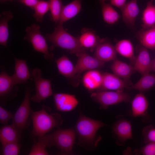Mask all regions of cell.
<instances>
[{
	"label": "cell",
	"mask_w": 155,
	"mask_h": 155,
	"mask_svg": "<svg viewBox=\"0 0 155 155\" xmlns=\"http://www.w3.org/2000/svg\"><path fill=\"white\" fill-rule=\"evenodd\" d=\"M107 125L100 121L90 118L80 112L74 129L78 136V144L86 150H94L101 137L98 130Z\"/></svg>",
	"instance_id": "cell-1"
},
{
	"label": "cell",
	"mask_w": 155,
	"mask_h": 155,
	"mask_svg": "<svg viewBox=\"0 0 155 155\" xmlns=\"http://www.w3.org/2000/svg\"><path fill=\"white\" fill-rule=\"evenodd\" d=\"M31 117L33 125L32 134L36 137L43 136L54 128L59 127L63 122L60 114L48 113L43 108L36 111L31 110Z\"/></svg>",
	"instance_id": "cell-2"
},
{
	"label": "cell",
	"mask_w": 155,
	"mask_h": 155,
	"mask_svg": "<svg viewBox=\"0 0 155 155\" xmlns=\"http://www.w3.org/2000/svg\"><path fill=\"white\" fill-rule=\"evenodd\" d=\"M45 37L47 40L52 43L49 48L51 51L58 47L68 51L70 54H75L78 57L86 52V49L80 45L78 38L67 32L63 28V24H58L53 32L47 34Z\"/></svg>",
	"instance_id": "cell-3"
},
{
	"label": "cell",
	"mask_w": 155,
	"mask_h": 155,
	"mask_svg": "<svg viewBox=\"0 0 155 155\" xmlns=\"http://www.w3.org/2000/svg\"><path fill=\"white\" fill-rule=\"evenodd\" d=\"M76 134L74 128H58L54 132L46 134L40 137L47 147L55 146L63 154H73V148Z\"/></svg>",
	"instance_id": "cell-4"
},
{
	"label": "cell",
	"mask_w": 155,
	"mask_h": 155,
	"mask_svg": "<svg viewBox=\"0 0 155 155\" xmlns=\"http://www.w3.org/2000/svg\"><path fill=\"white\" fill-rule=\"evenodd\" d=\"M40 29V26L35 24L27 27L25 30L26 35L24 39L31 44L35 51L42 54L45 59L52 60L54 55L49 52L46 40L42 35Z\"/></svg>",
	"instance_id": "cell-5"
},
{
	"label": "cell",
	"mask_w": 155,
	"mask_h": 155,
	"mask_svg": "<svg viewBox=\"0 0 155 155\" xmlns=\"http://www.w3.org/2000/svg\"><path fill=\"white\" fill-rule=\"evenodd\" d=\"M90 96L93 100L99 104L100 108L103 109L120 103L129 102L131 99L127 93L112 90L96 91L92 92Z\"/></svg>",
	"instance_id": "cell-6"
},
{
	"label": "cell",
	"mask_w": 155,
	"mask_h": 155,
	"mask_svg": "<svg viewBox=\"0 0 155 155\" xmlns=\"http://www.w3.org/2000/svg\"><path fill=\"white\" fill-rule=\"evenodd\" d=\"M41 70L35 68L32 70L31 75L35 84V94L31 96L30 100L39 103L50 96L53 94L51 79L42 77Z\"/></svg>",
	"instance_id": "cell-7"
},
{
	"label": "cell",
	"mask_w": 155,
	"mask_h": 155,
	"mask_svg": "<svg viewBox=\"0 0 155 155\" xmlns=\"http://www.w3.org/2000/svg\"><path fill=\"white\" fill-rule=\"evenodd\" d=\"M32 89L28 86L26 87L23 100L18 108L12 119L11 125L21 130L26 128L29 125V120L31 116L30 101Z\"/></svg>",
	"instance_id": "cell-8"
},
{
	"label": "cell",
	"mask_w": 155,
	"mask_h": 155,
	"mask_svg": "<svg viewBox=\"0 0 155 155\" xmlns=\"http://www.w3.org/2000/svg\"><path fill=\"white\" fill-rule=\"evenodd\" d=\"M15 85L11 76L6 72L3 66L0 67V102L4 105L8 101L11 100L16 96L18 88Z\"/></svg>",
	"instance_id": "cell-9"
},
{
	"label": "cell",
	"mask_w": 155,
	"mask_h": 155,
	"mask_svg": "<svg viewBox=\"0 0 155 155\" xmlns=\"http://www.w3.org/2000/svg\"><path fill=\"white\" fill-rule=\"evenodd\" d=\"M75 65L77 74L79 75L85 71L102 67L104 62L95 57H92L86 52L80 54Z\"/></svg>",
	"instance_id": "cell-10"
},
{
	"label": "cell",
	"mask_w": 155,
	"mask_h": 155,
	"mask_svg": "<svg viewBox=\"0 0 155 155\" xmlns=\"http://www.w3.org/2000/svg\"><path fill=\"white\" fill-rule=\"evenodd\" d=\"M53 97L55 108L60 111H72L78 104V100L74 95L58 93L54 94Z\"/></svg>",
	"instance_id": "cell-11"
},
{
	"label": "cell",
	"mask_w": 155,
	"mask_h": 155,
	"mask_svg": "<svg viewBox=\"0 0 155 155\" xmlns=\"http://www.w3.org/2000/svg\"><path fill=\"white\" fill-rule=\"evenodd\" d=\"M117 53L115 46L105 39H101L95 49L94 57L105 63L116 59Z\"/></svg>",
	"instance_id": "cell-12"
},
{
	"label": "cell",
	"mask_w": 155,
	"mask_h": 155,
	"mask_svg": "<svg viewBox=\"0 0 155 155\" xmlns=\"http://www.w3.org/2000/svg\"><path fill=\"white\" fill-rule=\"evenodd\" d=\"M128 87L122 79L113 73L108 72L103 73V79L101 86L97 91L104 90L123 92Z\"/></svg>",
	"instance_id": "cell-13"
},
{
	"label": "cell",
	"mask_w": 155,
	"mask_h": 155,
	"mask_svg": "<svg viewBox=\"0 0 155 155\" xmlns=\"http://www.w3.org/2000/svg\"><path fill=\"white\" fill-rule=\"evenodd\" d=\"M14 67L13 74L11 76V79L15 85L19 84L26 83L31 78L30 73L25 60L21 59L14 57Z\"/></svg>",
	"instance_id": "cell-14"
},
{
	"label": "cell",
	"mask_w": 155,
	"mask_h": 155,
	"mask_svg": "<svg viewBox=\"0 0 155 155\" xmlns=\"http://www.w3.org/2000/svg\"><path fill=\"white\" fill-rule=\"evenodd\" d=\"M112 131L116 140L122 143L133 138L131 123L125 119L117 121L112 127Z\"/></svg>",
	"instance_id": "cell-15"
},
{
	"label": "cell",
	"mask_w": 155,
	"mask_h": 155,
	"mask_svg": "<svg viewBox=\"0 0 155 155\" xmlns=\"http://www.w3.org/2000/svg\"><path fill=\"white\" fill-rule=\"evenodd\" d=\"M151 60L148 49L142 46L140 49L134 63V69L142 75L149 73Z\"/></svg>",
	"instance_id": "cell-16"
},
{
	"label": "cell",
	"mask_w": 155,
	"mask_h": 155,
	"mask_svg": "<svg viewBox=\"0 0 155 155\" xmlns=\"http://www.w3.org/2000/svg\"><path fill=\"white\" fill-rule=\"evenodd\" d=\"M103 79V73L97 69L90 70L84 73L82 78L84 87L88 90H98L100 88Z\"/></svg>",
	"instance_id": "cell-17"
},
{
	"label": "cell",
	"mask_w": 155,
	"mask_h": 155,
	"mask_svg": "<svg viewBox=\"0 0 155 155\" xmlns=\"http://www.w3.org/2000/svg\"><path fill=\"white\" fill-rule=\"evenodd\" d=\"M120 9L124 22L129 26L134 27L139 12L137 0H131Z\"/></svg>",
	"instance_id": "cell-18"
},
{
	"label": "cell",
	"mask_w": 155,
	"mask_h": 155,
	"mask_svg": "<svg viewBox=\"0 0 155 155\" xmlns=\"http://www.w3.org/2000/svg\"><path fill=\"white\" fill-rule=\"evenodd\" d=\"M110 67L113 73L123 80L128 86L131 76L135 71L133 66L116 59Z\"/></svg>",
	"instance_id": "cell-19"
},
{
	"label": "cell",
	"mask_w": 155,
	"mask_h": 155,
	"mask_svg": "<svg viewBox=\"0 0 155 155\" xmlns=\"http://www.w3.org/2000/svg\"><path fill=\"white\" fill-rule=\"evenodd\" d=\"M22 136V130L12 125H4L0 129V141L2 145L18 142Z\"/></svg>",
	"instance_id": "cell-20"
},
{
	"label": "cell",
	"mask_w": 155,
	"mask_h": 155,
	"mask_svg": "<svg viewBox=\"0 0 155 155\" xmlns=\"http://www.w3.org/2000/svg\"><path fill=\"white\" fill-rule=\"evenodd\" d=\"M149 103L142 92L136 94L131 102L132 114L134 117H144L147 114Z\"/></svg>",
	"instance_id": "cell-21"
},
{
	"label": "cell",
	"mask_w": 155,
	"mask_h": 155,
	"mask_svg": "<svg viewBox=\"0 0 155 155\" xmlns=\"http://www.w3.org/2000/svg\"><path fill=\"white\" fill-rule=\"evenodd\" d=\"M55 62L59 73L66 78H72L77 74L75 66L67 56L63 55Z\"/></svg>",
	"instance_id": "cell-22"
},
{
	"label": "cell",
	"mask_w": 155,
	"mask_h": 155,
	"mask_svg": "<svg viewBox=\"0 0 155 155\" xmlns=\"http://www.w3.org/2000/svg\"><path fill=\"white\" fill-rule=\"evenodd\" d=\"M81 0H73L63 6L58 24H63L66 21L76 16L81 10Z\"/></svg>",
	"instance_id": "cell-23"
},
{
	"label": "cell",
	"mask_w": 155,
	"mask_h": 155,
	"mask_svg": "<svg viewBox=\"0 0 155 155\" xmlns=\"http://www.w3.org/2000/svg\"><path fill=\"white\" fill-rule=\"evenodd\" d=\"M155 87V73H148L142 75L134 84L127 87L130 90H136L140 92L147 91Z\"/></svg>",
	"instance_id": "cell-24"
},
{
	"label": "cell",
	"mask_w": 155,
	"mask_h": 155,
	"mask_svg": "<svg viewBox=\"0 0 155 155\" xmlns=\"http://www.w3.org/2000/svg\"><path fill=\"white\" fill-rule=\"evenodd\" d=\"M78 39L82 47L91 51L95 49L101 40L93 31L87 30L84 31Z\"/></svg>",
	"instance_id": "cell-25"
},
{
	"label": "cell",
	"mask_w": 155,
	"mask_h": 155,
	"mask_svg": "<svg viewBox=\"0 0 155 155\" xmlns=\"http://www.w3.org/2000/svg\"><path fill=\"white\" fill-rule=\"evenodd\" d=\"M13 18L10 11H5L0 15V44L5 47L9 37L8 21Z\"/></svg>",
	"instance_id": "cell-26"
},
{
	"label": "cell",
	"mask_w": 155,
	"mask_h": 155,
	"mask_svg": "<svg viewBox=\"0 0 155 155\" xmlns=\"http://www.w3.org/2000/svg\"><path fill=\"white\" fill-rule=\"evenodd\" d=\"M114 46L117 53L127 58L134 64L136 57L133 46L130 40L127 39L120 40Z\"/></svg>",
	"instance_id": "cell-27"
},
{
	"label": "cell",
	"mask_w": 155,
	"mask_h": 155,
	"mask_svg": "<svg viewBox=\"0 0 155 155\" xmlns=\"http://www.w3.org/2000/svg\"><path fill=\"white\" fill-rule=\"evenodd\" d=\"M142 20L143 30L155 26V5L153 4L152 0L147 3L142 12Z\"/></svg>",
	"instance_id": "cell-28"
},
{
	"label": "cell",
	"mask_w": 155,
	"mask_h": 155,
	"mask_svg": "<svg viewBox=\"0 0 155 155\" xmlns=\"http://www.w3.org/2000/svg\"><path fill=\"white\" fill-rule=\"evenodd\" d=\"M139 40L142 46L147 49H155V26L143 30L138 34Z\"/></svg>",
	"instance_id": "cell-29"
},
{
	"label": "cell",
	"mask_w": 155,
	"mask_h": 155,
	"mask_svg": "<svg viewBox=\"0 0 155 155\" xmlns=\"http://www.w3.org/2000/svg\"><path fill=\"white\" fill-rule=\"evenodd\" d=\"M101 3L102 13L104 21L110 25L116 23L120 18L119 14L111 5L105 2Z\"/></svg>",
	"instance_id": "cell-30"
},
{
	"label": "cell",
	"mask_w": 155,
	"mask_h": 155,
	"mask_svg": "<svg viewBox=\"0 0 155 155\" xmlns=\"http://www.w3.org/2000/svg\"><path fill=\"white\" fill-rule=\"evenodd\" d=\"M33 9L34 11V17L37 22H42L44 16L49 10V1L39 0Z\"/></svg>",
	"instance_id": "cell-31"
},
{
	"label": "cell",
	"mask_w": 155,
	"mask_h": 155,
	"mask_svg": "<svg viewBox=\"0 0 155 155\" xmlns=\"http://www.w3.org/2000/svg\"><path fill=\"white\" fill-rule=\"evenodd\" d=\"M49 10L52 20L56 24L58 23L63 7L61 0H49Z\"/></svg>",
	"instance_id": "cell-32"
},
{
	"label": "cell",
	"mask_w": 155,
	"mask_h": 155,
	"mask_svg": "<svg viewBox=\"0 0 155 155\" xmlns=\"http://www.w3.org/2000/svg\"><path fill=\"white\" fill-rule=\"evenodd\" d=\"M21 147L18 142H11L1 145L0 155H17Z\"/></svg>",
	"instance_id": "cell-33"
},
{
	"label": "cell",
	"mask_w": 155,
	"mask_h": 155,
	"mask_svg": "<svg viewBox=\"0 0 155 155\" xmlns=\"http://www.w3.org/2000/svg\"><path fill=\"white\" fill-rule=\"evenodd\" d=\"M46 147L44 141L40 137H38L37 141L32 145L28 155H49V154L46 150Z\"/></svg>",
	"instance_id": "cell-34"
},
{
	"label": "cell",
	"mask_w": 155,
	"mask_h": 155,
	"mask_svg": "<svg viewBox=\"0 0 155 155\" xmlns=\"http://www.w3.org/2000/svg\"><path fill=\"white\" fill-rule=\"evenodd\" d=\"M142 135L146 144L155 142V128L151 126L145 127L142 131Z\"/></svg>",
	"instance_id": "cell-35"
},
{
	"label": "cell",
	"mask_w": 155,
	"mask_h": 155,
	"mask_svg": "<svg viewBox=\"0 0 155 155\" xmlns=\"http://www.w3.org/2000/svg\"><path fill=\"white\" fill-rule=\"evenodd\" d=\"M14 114L0 106V122L4 125H7L9 121L12 119Z\"/></svg>",
	"instance_id": "cell-36"
},
{
	"label": "cell",
	"mask_w": 155,
	"mask_h": 155,
	"mask_svg": "<svg viewBox=\"0 0 155 155\" xmlns=\"http://www.w3.org/2000/svg\"><path fill=\"white\" fill-rule=\"evenodd\" d=\"M146 144L140 150V153L143 155H155V142Z\"/></svg>",
	"instance_id": "cell-37"
},
{
	"label": "cell",
	"mask_w": 155,
	"mask_h": 155,
	"mask_svg": "<svg viewBox=\"0 0 155 155\" xmlns=\"http://www.w3.org/2000/svg\"><path fill=\"white\" fill-rule=\"evenodd\" d=\"M39 0H18L26 6L34 9Z\"/></svg>",
	"instance_id": "cell-38"
},
{
	"label": "cell",
	"mask_w": 155,
	"mask_h": 155,
	"mask_svg": "<svg viewBox=\"0 0 155 155\" xmlns=\"http://www.w3.org/2000/svg\"><path fill=\"white\" fill-rule=\"evenodd\" d=\"M111 4L121 8L125 4L126 0H110Z\"/></svg>",
	"instance_id": "cell-39"
},
{
	"label": "cell",
	"mask_w": 155,
	"mask_h": 155,
	"mask_svg": "<svg viewBox=\"0 0 155 155\" xmlns=\"http://www.w3.org/2000/svg\"><path fill=\"white\" fill-rule=\"evenodd\" d=\"M151 71L155 73V57L151 60L150 66Z\"/></svg>",
	"instance_id": "cell-40"
},
{
	"label": "cell",
	"mask_w": 155,
	"mask_h": 155,
	"mask_svg": "<svg viewBox=\"0 0 155 155\" xmlns=\"http://www.w3.org/2000/svg\"><path fill=\"white\" fill-rule=\"evenodd\" d=\"M99 0L101 3H103V2H105V1H106V0Z\"/></svg>",
	"instance_id": "cell-41"
},
{
	"label": "cell",
	"mask_w": 155,
	"mask_h": 155,
	"mask_svg": "<svg viewBox=\"0 0 155 155\" xmlns=\"http://www.w3.org/2000/svg\"><path fill=\"white\" fill-rule=\"evenodd\" d=\"M13 0H4L3 3H4L7 1H11Z\"/></svg>",
	"instance_id": "cell-42"
},
{
	"label": "cell",
	"mask_w": 155,
	"mask_h": 155,
	"mask_svg": "<svg viewBox=\"0 0 155 155\" xmlns=\"http://www.w3.org/2000/svg\"><path fill=\"white\" fill-rule=\"evenodd\" d=\"M0 0L1 2L2 3H3L4 1V0Z\"/></svg>",
	"instance_id": "cell-43"
}]
</instances>
